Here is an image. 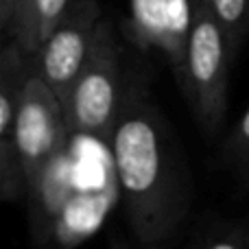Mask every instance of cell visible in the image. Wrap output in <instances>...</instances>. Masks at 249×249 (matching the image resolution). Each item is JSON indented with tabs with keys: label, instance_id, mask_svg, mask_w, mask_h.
I'll return each mask as SVG.
<instances>
[{
	"label": "cell",
	"instance_id": "cell-4",
	"mask_svg": "<svg viewBox=\"0 0 249 249\" xmlns=\"http://www.w3.org/2000/svg\"><path fill=\"white\" fill-rule=\"evenodd\" d=\"M68 131V118L55 92L39 74L29 77L18 109V151L29 199L39 193L51 164L66 151Z\"/></svg>",
	"mask_w": 249,
	"mask_h": 249
},
{
	"label": "cell",
	"instance_id": "cell-10",
	"mask_svg": "<svg viewBox=\"0 0 249 249\" xmlns=\"http://www.w3.org/2000/svg\"><path fill=\"white\" fill-rule=\"evenodd\" d=\"M228 160L241 171H249V109L243 114L228 140Z\"/></svg>",
	"mask_w": 249,
	"mask_h": 249
},
{
	"label": "cell",
	"instance_id": "cell-9",
	"mask_svg": "<svg viewBox=\"0 0 249 249\" xmlns=\"http://www.w3.org/2000/svg\"><path fill=\"white\" fill-rule=\"evenodd\" d=\"M208 2L225 33L236 35V31L241 29V22L247 16L249 0H208Z\"/></svg>",
	"mask_w": 249,
	"mask_h": 249
},
{
	"label": "cell",
	"instance_id": "cell-13",
	"mask_svg": "<svg viewBox=\"0 0 249 249\" xmlns=\"http://www.w3.org/2000/svg\"><path fill=\"white\" fill-rule=\"evenodd\" d=\"M109 249H129V245L123 241L118 234H112V241H109Z\"/></svg>",
	"mask_w": 249,
	"mask_h": 249
},
{
	"label": "cell",
	"instance_id": "cell-7",
	"mask_svg": "<svg viewBox=\"0 0 249 249\" xmlns=\"http://www.w3.org/2000/svg\"><path fill=\"white\" fill-rule=\"evenodd\" d=\"M9 31L16 37V46L26 55H37L42 51L37 26V0H16Z\"/></svg>",
	"mask_w": 249,
	"mask_h": 249
},
{
	"label": "cell",
	"instance_id": "cell-14",
	"mask_svg": "<svg viewBox=\"0 0 249 249\" xmlns=\"http://www.w3.org/2000/svg\"><path fill=\"white\" fill-rule=\"evenodd\" d=\"M245 230H247V238H249V223L245 225Z\"/></svg>",
	"mask_w": 249,
	"mask_h": 249
},
{
	"label": "cell",
	"instance_id": "cell-11",
	"mask_svg": "<svg viewBox=\"0 0 249 249\" xmlns=\"http://www.w3.org/2000/svg\"><path fill=\"white\" fill-rule=\"evenodd\" d=\"M201 249H249L247 230H228L223 234H216Z\"/></svg>",
	"mask_w": 249,
	"mask_h": 249
},
{
	"label": "cell",
	"instance_id": "cell-3",
	"mask_svg": "<svg viewBox=\"0 0 249 249\" xmlns=\"http://www.w3.org/2000/svg\"><path fill=\"white\" fill-rule=\"evenodd\" d=\"M123 103L116 44L112 39L109 24L99 22L90 57L70 94L66 109L68 127L96 140H109Z\"/></svg>",
	"mask_w": 249,
	"mask_h": 249
},
{
	"label": "cell",
	"instance_id": "cell-5",
	"mask_svg": "<svg viewBox=\"0 0 249 249\" xmlns=\"http://www.w3.org/2000/svg\"><path fill=\"white\" fill-rule=\"evenodd\" d=\"M99 7L94 0H83L77 9L66 13L64 22L44 42L39 51V77L55 92L64 112L68 109L70 94L92 51L99 26Z\"/></svg>",
	"mask_w": 249,
	"mask_h": 249
},
{
	"label": "cell",
	"instance_id": "cell-6",
	"mask_svg": "<svg viewBox=\"0 0 249 249\" xmlns=\"http://www.w3.org/2000/svg\"><path fill=\"white\" fill-rule=\"evenodd\" d=\"M26 79L20 48H7L0 70V195L4 201L26 195V177L18 151V109Z\"/></svg>",
	"mask_w": 249,
	"mask_h": 249
},
{
	"label": "cell",
	"instance_id": "cell-2",
	"mask_svg": "<svg viewBox=\"0 0 249 249\" xmlns=\"http://www.w3.org/2000/svg\"><path fill=\"white\" fill-rule=\"evenodd\" d=\"M228 33L208 0H197L184 48L181 83L208 133L219 129L228 103Z\"/></svg>",
	"mask_w": 249,
	"mask_h": 249
},
{
	"label": "cell",
	"instance_id": "cell-8",
	"mask_svg": "<svg viewBox=\"0 0 249 249\" xmlns=\"http://www.w3.org/2000/svg\"><path fill=\"white\" fill-rule=\"evenodd\" d=\"M70 0H37V26H39V42H46L57 26L64 22L66 13H68Z\"/></svg>",
	"mask_w": 249,
	"mask_h": 249
},
{
	"label": "cell",
	"instance_id": "cell-12",
	"mask_svg": "<svg viewBox=\"0 0 249 249\" xmlns=\"http://www.w3.org/2000/svg\"><path fill=\"white\" fill-rule=\"evenodd\" d=\"M13 4H16V0H0V24L4 31H9V26H11Z\"/></svg>",
	"mask_w": 249,
	"mask_h": 249
},
{
	"label": "cell",
	"instance_id": "cell-1",
	"mask_svg": "<svg viewBox=\"0 0 249 249\" xmlns=\"http://www.w3.org/2000/svg\"><path fill=\"white\" fill-rule=\"evenodd\" d=\"M109 149L133 236L146 247L168 241L188 212V186L160 114L144 99L129 96Z\"/></svg>",
	"mask_w": 249,
	"mask_h": 249
}]
</instances>
